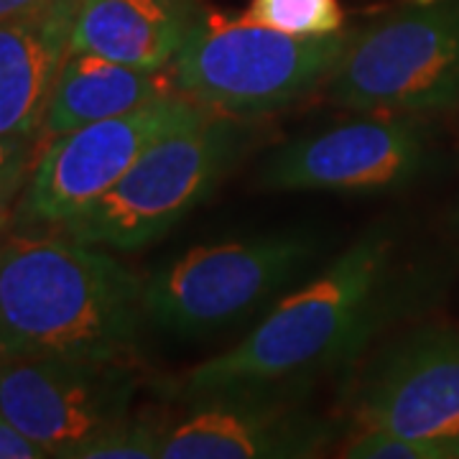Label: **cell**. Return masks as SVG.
<instances>
[{
  "label": "cell",
  "instance_id": "ac0fdd59",
  "mask_svg": "<svg viewBox=\"0 0 459 459\" xmlns=\"http://www.w3.org/2000/svg\"><path fill=\"white\" fill-rule=\"evenodd\" d=\"M51 457L49 452L29 439L16 424L0 411V459H41Z\"/></svg>",
  "mask_w": 459,
  "mask_h": 459
},
{
  "label": "cell",
  "instance_id": "4fadbf2b",
  "mask_svg": "<svg viewBox=\"0 0 459 459\" xmlns=\"http://www.w3.org/2000/svg\"><path fill=\"white\" fill-rule=\"evenodd\" d=\"M202 13L199 0H80L69 51L164 72L171 69Z\"/></svg>",
  "mask_w": 459,
  "mask_h": 459
},
{
  "label": "cell",
  "instance_id": "5bb4252c",
  "mask_svg": "<svg viewBox=\"0 0 459 459\" xmlns=\"http://www.w3.org/2000/svg\"><path fill=\"white\" fill-rule=\"evenodd\" d=\"M179 92L171 69L148 72L117 65L98 54L69 51L51 92L41 126V141L98 120L138 110L153 100Z\"/></svg>",
  "mask_w": 459,
  "mask_h": 459
},
{
  "label": "cell",
  "instance_id": "2e32d148",
  "mask_svg": "<svg viewBox=\"0 0 459 459\" xmlns=\"http://www.w3.org/2000/svg\"><path fill=\"white\" fill-rule=\"evenodd\" d=\"M164 434L166 424L151 416H126L80 446L72 459H156Z\"/></svg>",
  "mask_w": 459,
  "mask_h": 459
},
{
  "label": "cell",
  "instance_id": "6da1fadb",
  "mask_svg": "<svg viewBox=\"0 0 459 459\" xmlns=\"http://www.w3.org/2000/svg\"><path fill=\"white\" fill-rule=\"evenodd\" d=\"M416 286L398 271V238L383 222L301 289L279 299L235 347L197 365L184 401L225 391H291L350 365L385 325L411 309Z\"/></svg>",
  "mask_w": 459,
  "mask_h": 459
},
{
  "label": "cell",
  "instance_id": "44dd1931",
  "mask_svg": "<svg viewBox=\"0 0 459 459\" xmlns=\"http://www.w3.org/2000/svg\"><path fill=\"white\" fill-rule=\"evenodd\" d=\"M455 225L459 228V207H457V214H455Z\"/></svg>",
  "mask_w": 459,
  "mask_h": 459
},
{
  "label": "cell",
  "instance_id": "7c38bea8",
  "mask_svg": "<svg viewBox=\"0 0 459 459\" xmlns=\"http://www.w3.org/2000/svg\"><path fill=\"white\" fill-rule=\"evenodd\" d=\"M80 0L0 21V138H39Z\"/></svg>",
  "mask_w": 459,
  "mask_h": 459
},
{
  "label": "cell",
  "instance_id": "ba28073f",
  "mask_svg": "<svg viewBox=\"0 0 459 459\" xmlns=\"http://www.w3.org/2000/svg\"><path fill=\"white\" fill-rule=\"evenodd\" d=\"M347 411L358 429L446 446L459 459V327L403 332L365 362Z\"/></svg>",
  "mask_w": 459,
  "mask_h": 459
},
{
  "label": "cell",
  "instance_id": "52a82bcc",
  "mask_svg": "<svg viewBox=\"0 0 459 459\" xmlns=\"http://www.w3.org/2000/svg\"><path fill=\"white\" fill-rule=\"evenodd\" d=\"M214 115L207 105L174 92L138 110L98 120L44 141L33 159L18 220L36 228H62L98 202L141 153L166 133L195 126Z\"/></svg>",
  "mask_w": 459,
  "mask_h": 459
},
{
  "label": "cell",
  "instance_id": "9a60e30c",
  "mask_svg": "<svg viewBox=\"0 0 459 459\" xmlns=\"http://www.w3.org/2000/svg\"><path fill=\"white\" fill-rule=\"evenodd\" d=\"M246 18L291 36H332L344 26L340 0H250Z\"/></svg>",
  "mask_w": 459,
  "mask_h": 459
},
{
  "label": "cell",
  "instance_id": "277c9868",
  "mask_svg": "<svg viewBox=\"0 0 459 459\" xmlns=\"http://www.w3.org/2000/svg\"><path fill=\"white\" fill-rule=\"evenodd\" d=\"M307 230L199 246L143 281V319L171 337H212L286 294L319 258Z\"/></svg>",
  "mask_w": 459,
  "mask_h": 459
},
{
  "label": "cell",
  "instance_id": "d6986e66",
  "mask_svg": "<svg viewBox=\"0 0 459 459\" xmlns=\"http://www.w3.org/2000/svg\"><path fill=\"white\" fill-rule=\"evenodd\" d=\"M49 3H54V0H0V21L26 16V13H33Z\"/></svg>",
  "mask_w": 459,
  "mask_h": 459
},
{
  "label": "cell",
  "instance_id": "3957f363",
  "mask_svg": "<svg viewBox=\"0 0 459 459\" xmlns=\"http://www.w3.org/2000/svg\"><path fill=\"white\" fill-rule=\"evenodd\" d=\"M240 117L214 113L166 133L98 202L62 225L84 246L135 253L161 240L212 197L246 153L250 133Z\"/></svg>",
  "mask_w": 459,
  "mask_h": 459
},
{
  "label": "cell",
  "instance_id": "7a4b0ae2",
  "mask_svg": "<svg viewBox=\"0 0 459 459\" xmlns=\"http://www.w3.org/2000/svg\"><path fill=\"white\" fill-rule=\"evenodd\" d=\"M143 281L69 235L0 238V360H131Z\"/></svg>",
  "mask_w": 459,
  "mask_h": 459
},
{
  "label": "cell",
  "instance_id": "ffe728a7",
  "mask_svg": "<svg viewBox=\"0 0 459 459\" xmlns=\"http://www.w3.org/2000/svg\"><path fill=\"white\" fill-rule=\"evenodd\" d=\"M18 189H0V230L11 222V204L16 199Z\"/></svg>",
  "mask_w": 459,
  "mask_h": 459
},
{
  "label": "cell",
  "instance_id": "e0dca14e",
  "mask_svg": "<svg viewBox=\"0 0 459 459\" xmlns=\"http://www.w3.org/2000/svg\"><path fill=\"white\" fill-rule=\"evenodd\" d=\"M33 166V138H0V189H21Z\"/></svg>",
  "mask_w": 459,
  "mask_h": 459
},
{
  "label": "cell",
  "instance_id": "8fae6325",
  "mask_svg": "<svg viewBox=\"0 0 459 459\" xmlns=\"http://www.w3.org/2000/svg\"><path fill=\"white\" fill-rule=\"evenodd\" d=\"M186 403V416L166 427L161 459L316 457L340 434L286 391H225Z\"/></svg>",
  "mask_w": 459,
  "mask_h": 459
},
{
  "label": "cell",
  "instance_id": "5b68a950",
  "mask_svg": "<svg viewBox=\"0 0 459 459\" xmlns=\"http://www.w3.org/2000/svg\"><path fill=\"white\" fill-rule=\"evenodd\" d=\"M350 31L291 36L243 18L204 11L171 65L181 95L232 117L294 105L327 82Z\"/></svg>",
  "mask_w": 459,
  "mask_h": 459
},
{
  "label": "cell",
  "instance_id": "9c48e42d",
  "mask_svg": "<svg viewBox=\"0 0 459 459\" xmlns=\"http://www.w3.org/2000/svg\"><path fill=\"white\" fill-rule=\"evenodd\" d=\"M135 391L131 360H0V411L51 457L72 459L80 446L131 416Z\"/></svg>",
  "mask_w": 459,
  "mask_h": 459
},
{
  "label": "cell",
  "instance_id": "30bf717a",
  "mask_svg": "<svg viewBox=\"0 0 459 459\" xmlns=\"http://www.w3.org/2000/svg\"><path fill=\"white\" fill-rule=\"evenodd\" d=\"M431 164L429 135L406 115H370L276 148L255 177L263 192L380 195L409 186Z\"/></svg>",
  "mask_w": 459,
  "mask_h": 459
},
{
  "label": "cell",
  "instance_id": "8992f818",
  "mask_svg": "<svg viewBox=\"0 0 459 459\" xmlns=\"http://www.w3.org/2000/svg\"><path fill=\"white\" fill-rule=\"evenodd\" d=\"M329 98L365 115L459 110V0H411L347 36Z\"/></svg>",
  "mask_w": 459,
  "mask_h": 459
}]
</instances>
